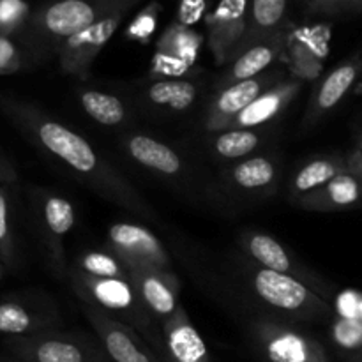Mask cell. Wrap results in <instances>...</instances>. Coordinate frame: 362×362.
I'll use <instances>...</instances> for the list:
<instances>
[{"label":"cell","mask_w":362,"mask_h":362,"mask_svg":"<svg viewBox=\"0 0 362 362\" xmlns=\"http://www.w3.org/2000/svg\"><path fill=\"white\" fill-rule=\"evenodd\" d=\"M126 147L134 161L154 170V172L163 173V175H175L182 168V161L177 152L151 136L134 134V136L127 138Z\"/></svg>","instance_id":"7402d4cb"},{"label":"cell","mask_w":362,"mask_h":362,"mask_svg":"<svg viewBox=\"0 0 362 362\" xmlns=\"http://www.w3.org/2000/svg\"><path fill=\"white\" fill-rule=\"evenodd\" d=\"M156 23H158V6L145 7L140 14L133 20V23L127 28V37L134 39V41L147 42L151 35L154 34Z\"/></svg>","instance_id":"e575fe53"},{"label":"cell","mask_w":362,"mask_h":362,"mask_svg":"<svg viewBox=\"0 0 362 362\" xmlns=\"http://www.w3.org/2000/svg\"><path fill=\"white\" fill-rule=\"evenodd\" d=\"M39 233L48 260L57 276L66 274V257H64V237L73 230L74 209L67 198L60 194H42L39 197Z\"/></svg>","instance_id":"7c38bea8"},{"label":"cell","mask_w":362,"mask_h":362,"mask_svg":"<svg viewBox=\"0 0 362 362\" xmlns=\"http://www.w3.org/2000/svg\"><path fill=\"white\" fill-rule=\"evenodd\" d=\"M6 345L21 362H112L101 341L55 331L9 338Z\"/></svg>","instance_id":"277c9868"},{"label":"cell","mask_w":362,"mask_h":362,"mask_svg":"<svg viewBox=\"0 0 362 362\" xmlns=\"http://www.w3.org/2000/svg\"><path fill=\"white\" fill-rule=\"evenodd\" d=\"M361 71L362 59H352L349 60V62L341 64L339 67H336L332 73H329L327 76H325V80L322 81L320 87H318L313 103H311V106L308 108L304 126L313 124L315 120L320 119L324 113L331 112V110L345 98L346 92L352 88V85L356 83V80L359 78Z\"/></svg>","instance_id":"ffe728a7"},{"label":"cell","mask_w":362,"mask_h":362,"mask_svg":"<svg viewBox=\"0 0 362 362\" xmlns=\"http://www.w3.org/2000/svg\"><path fill=\"white\" fill-rule=\"evenodd\" d=\"M120 260L126 265L127 276L136 288L141 303L152 315L166 320L179 310L180 285L172 271L131 260V258H120Z\"/></svg>","instance_id":"ba28073f"},{"label":"cell","mask_w":362,"mask_h":362,"mask_svg":"<svg viewBox=\"0 0 362 362\" xmlns=\"http://www.w3.org/2000/svg\"><path fill=\"white\" fill-rule=\"evenodd\" d=\"M16 180V172L11 166V163L7 161L6 156L0 152V184H11Z\"/></svg>","instance_id":"f35d334b"},{"label":"cell","mask_w":362,"mask_h":362,"mask_svg":"<svg viewBox=\"0 0 362 362\" xmlns=\"http://www.w3.org/2000/svg\"><path fill=\"white\" fill-rule=\"evenodd\" d=\"M320 4L329 7H349V6H359L362 4V0H318Z\"/></svg>","instance_id":"ab89813d"},{"label":"cell","mask_w":362,"mask_h":362,"mask_svg":"<svg viewBox=\"0 0 362 362\" xmlns=\"http://www.w3.org/2000/svg\"><path fill=\"white\" fill-rule=\"evenodd\" d=\"M331 28L329 25H311L293 30L285 39V62L299 80H313L324 69L329 55Z\"/></svg>","instance_id":"8fae6325"},{"label":"cell","mask_w":362,"mask_h":362,"mask_svg":"<svg viewBox=\"0 0 362 362\" xmlns=\"http://www.w3.org/2000/svg\"><path fill=\"white\" fill-rule=\"evenodd\" d=\"M283 48H285V39H283L281 32L265 41L247 46L233 59L228 76H226V83H237V81L260 76L274 62L276 57L283 53Z\"/></svg>","instance_id":"44dd1931"},{"label":"cell","mask_w":362,"mask_h":362,"mask_svg":"<svg viewBox=\"0 0 362 362\" xmlns=\"http://www.w3.org/2000/svg\"><path fill=\"white\" fill-rule=\"evenodd\" d=\"M202 37L182 23H173L158 41V49L152 59L154 76L177 78L189 73L198 59Z\"/></svg>","instance_id":"4fadbf2b"},{"label":"cell","mask_w":362,"mask_h":362,"mask_svg":"<svg viewBox=\"0 0 362 362\" xmlns=\"http://www.w3.org/2000/svg\"><path fill=\"white\" fill-rule=\"evenodd\" d=\"M346 172L352 173L362 182V151H359V148L346 159Z\"/></svg>","instance_id":"74e56055"},{"label":"cell","mask_w":362,"mask_h":362,"mask_svg":"<svg viewBox=\"0 0 362 362\" xmlns=\"http://www.w3.org/2000/svg\"><path fill=\"white\" fill-rule=\"evenodd\" d=\"M258 145V134L251 129H230L216 138V151L219 156L228 159L244 158L253 152Z\"/></svg>","instance_id":"4dcf8cb0"},{"label":"cell","mask_w":362,"mask_h":362,"mask_svg":"<svg viewBox=\"0 0 362 362\" xmlns=\"http://www.w3.org/2000/svg\"><path fill=\"white\" fill-rule=\"evenodd\" d=\"M161 332L165 362H211L207 345L182 306L163 320Z\"/></svg>","instance_id":"9a60e30c"},{"label":"cell","mask_w":362,"mask_h":362,"mask_svg":"<svg viewBox=\"0 0 362 362\" xmlns=\"http://www.w3.org/2000/svg\"><path fill=\"white\" fill-rule=\"evenodd\" d=\"M286 0H251L247 11V30L239 53L255 42L265 41L272 35L279 34L276 28L285 18ZM237 53V55H239Z\"/></svg>","instance_id":"603a6c76"},{"label":"cell","mask_w":362,"mask_h":362,"mask_svg":"<svg viewBox=\"0 0 362 362\" xmlns=\"http://www.w3.org/2000/svg\"><path fill=\"white\" fill-rule=\"evenodd\" d=\"M274 80V76H265L260 74L251 80L237 81V83H230L228 87L223 88L216 99L212 101L211 110L207 113V129L211 131H221L228 129L230 122L239 115L240 112L247 108L258 95L269 90V85Z\"/></svg>","instance_id":"2e32d148"},{"label":"cell","mask_w":362,"mask_h":362,"mask_svg":"<svg viewBox=\"0 0 362 362\" xmlns=\"http://www.w3.org/2000/svg\"><path fill=\"white\" fill-rule=\"evenodd\" d=\"M253 286L264 303L288 313L308 315L311 318L329 311L327 304L293 276L260 269L255 272Z\"/></svg>","instance_id":"8992f818"},{"label":"cell","mask_w":362,"mask_h":362,"mask_svg":"<svg viewBox=\"0 0 362 362\" xmlns=\"http://www.w3.org/2000/svg\"><path fill=\"white\" fill-rule=\"evenodd\" d=\"M331 338L341 352L349 354L350 359H357L362 354V320L336 317L331 327Z\"/></svg>","instance_id":"1f68e13d"},{"label":"cell","mask_w":362,"mask_h":362,"mask_svg":"<svg viewBox=\"0 0 362 362\" xmlns=\"http://www.w3.org/2000/svg\"><path fill=\"white\" fill-rule=\"evenodd\" d=\"M232 175L237 186L244 187V189H260V187H267L274 182L276 170L269 159L253 158L239 163L233 168Z\"/></svg>","instance_id":"83f0119b"},{"label":"cell","mask_w":362,"mask_h":362,"mask_svg":"<svg viewBox=\"0 0 362 362\" xmlns=\"http://www.w3.org/2000/svg\"><path fill=\"white\" fill-rule=\"evenodd\" d=\"M198 88L189 80H180V78H163L158 80L148 88V99L151 103L165 108L184 112L191 108L197 101Z\"/></svg>","instance_id":"d4e9b609"},{"label":"cell","mask_w":362,"mask_h":362,"mask_svg":"<svg viewBox=\"0 0 362 362\" xmlns=\"http://www.w3.org/2000/svg\"><path fill=\"white\" fill-rule=\"evenodd\" d=\"M78 271L94 278H127L126 265L117 255L88 251L78 260Z\"/></svg>","instance_id":"f1b7e54d"},{"label":"cell","mask_w":362,"mask_h":362,"mask_svg":"<svg viewBox=\"0 0 362 362\" xmlns=\"http://www.w3.org/2000/svg\"><path fill=\"white\" fill-rule=\"evenodd\" d=\"M7 186L9 184H0V262L13 269L18 264V255L11 228V198Z\"/></svg>","instance_id":"f546056e"},{"label":"cell","mask_w":362,"mask_h":362,"mask_svg":"<svg viewBox=\"0 0 362 362\" xmlns=\"http://www.w3.org/2000/svg\"><path fill=\"white\" fill-rule=\"evenodd\" d=\"M28 20V4L25 0H0V35L18 34Z\"/></svg>","instance_id":"d6a6232c"},{"label":"cell","mask_w":362,"mask_h":362,"mask_svg":"<svg viewBox=\"0 0 362 362\" xmlns=\"http://www.w3.org/2000/svg\"><path fill=\"white\" fill-rule=\"evenodd\" d=\"M80 103L85 113L103 126H119L126 119V108L119 98L99 90H83Z\"/></svg>","instance_id":"4316f807"},{"label":"cell","mask_w":362,"mask_h":362,"mask_svg":"<svg viewBox=\"0 0 362 362\" xmlns=\"http://www.w3.org/2000/svg\"><path fill=\"white\" fill-rule=\"evenodd\" d=\"M346 172V159L341 158H322L313 159L297 172L292 180V191L296 197H304L318 187L331 182L334 177Z\"/></svg>","instance_id":"cb8c5ba5"},{"label":"cell","mask_w":362,"mask_h":362,"mask_svg":"<svg viewBox=\"0 0 362 362\" xmlns=\"http://www.w3.org/2000/svg\"><path fill=\"white\" fill-rule=\"evenodd\" d=\"M2 274H4V269H2V262H0V279H2Z\"/></svg>","instance_id":"60d3db41"},{"label":"cell","mask_w":362,"mask_h":362,"mask_svg":"<svg viewBox=\"0 0 362 362\" xmlns=\"http://www.w3.org/2000/svg\"><path fill=\"white\" fill-rule=\"evenodd\" d=\"M0 113L32 144L59 159L92 189L117 205L131 209L145 218H152V211L140 194L76 131L53 120L37 106L6 94H0Z\"/></svg>","instance_id":"6da1fadb"},{"label":"cell","mask_w":362,"mask_h":362,"mask_svg":"<svg viewBox=\"0 0 362 362\" xmlns=\"http://www.w3.org/2000/svg\"><path fill=\"white\" fill-rule=\"evenodd\" d=\"M108 243L117 257L131 258L170 271L168 253L158 237L144 226L131 225V223L112 225L108 230Z\"/></svg>","instance_id":"5bb4252c"},{"label":"cell","mask_w":362,"mask_h":362,"mask_svg":"<svg viewBox=\"0 0 362 362\" xmlns=\"http://www.w3.org/2000/svg\"><path fill=\"white\" fill-rule=\"evenodd\" d=\"M124 13L126 9L117 11L88 27L87 30L66 39L59 48V64L62 73L76 76L80 80L88 78L95 57L117 32Z\"/></svg>","instance_id":"9c48e42d"},{"label":"cell","mask_w":362,"mask_h":362,"mask_svg":"<svg viewBox=\"0 0 362 362\" xmlns=\"http://www.w3.org/2000/svg\"><path fill=\"white\" fill-rule=\"evenodd\" d=\"M361 320H362V303H361Z\"/></svg>","instance_id":"ee69618b"},{"label":"cell","mask_w":362,"mask_h":362,"mask_svg":"<svg viewBox=\"0 0 362 362\" xmlns=\"http://www.w3.org/2000/svg\"><path fill=\"white\" fill-rule=\"evenodd\" d=\"M300 85H303V80L299 78L276 83L274 87L258 95L244 112H240L230 122L228 129H251V127L262 126V124L272 120L290 105V101L300 90Z\"/></svg>","instance_id":"e0dca14e"},{"label":"cell","mask_w":362,"mask_h":362,"mask_svg":"<svg viewBox=\"0 0 362 362\" xmlns=\"http://www.w3.org/2000/svg\"><path fill=\"white\" fill-rule=\"evenodd\" d=\"M46 331H53V317L48 311L20 299L0 300V334L25 338Z\"/></svg>","instance_id":"d6986e66"},{"label":"cell","mask_w":362,"mask_h":362,"mask_svg":"<svg viewBox=\"0 0 362 362\" xmlns=\"http://www.w3.org/2000/svg\"><path fill=\"white\" fill-rule=\"evenodd\" d=\"M246 246L251 257H253L258 264L264 265V269H269V271H274V272H281V274H288V276H292L293 271H296L293 262L290 260L285 247H283L278 240L272 239L271 235L253 233V235L247 237Z\"/></svg>","instance_id":"484cf974"},{"label":"cell","mask_w":362,"mask_h":362,"mask_svg":"<svg viewBox=\"0 0 362 362\" xmlns=\"http://www.w3.org/2000/svg\"><path fill=\"white\" fill-rule=\"evenodd\" d=\"M359 151H362V138H359Z\"/></svg>","instance_id":"7bdbcfd3"},{"label":"cell","mask_w":362,"mask_h":362,"mask_svg":"<svg viewBox=\"0 0 362 362\" xmlns=\"http://www.w3.org/2000/svg\"><path fill=\"white\" fill-rule=\"evenodd\" d=\"M362 202V182L352 173L345 172L331 182L299 198L300 207L308 211L332 212L350 209Z\"/></svg>","instance_id":"ac0fdd59"},{"label":"cell","mask_w":362,"mask_h":362,"mask_svg":"<svg viewBox=\"0 0 362 362\" xmlns=\"http://www.w3.org/2000/svg\"><path fill=\"white\" fill-rule=\"evenodd\" d=\"M361 138H362V133H361Z\"/></svg>","instance_id":"f6af8a7d"},{"label":"cell","mask_w":362,"mask_h":362,"mask_svg":"<svg viewBox=\"0 0 362 362\" xmlns=\"http://www.w3.org/2000/svg\"><path fill=\"white\" fill-rule=\"evenodd\" d=\"M361 303L362 293L357 290H345L336 297L334 311L338 318H350V320H361Z\"/></svg>","instance_id":"d590c367"},{"label":"cell","mask_w":362,"mask_h":362,"mask_svg":"<svg viewBox=\"0 0 362 362\" xmlns=\"http://www.w3.org/2000/svg\"><path fill=\"white\" fill-rule=\"evenodd\" d=\"M83 313L112 362H163L133 327L87 303H83Z\"/></svg>","instance_id":"52a82bcc"},{"label":"cell","mask_w":362,"mask_h":362,"mask_svg":"<svg viewBox=\"0 0 362 362\" xmlns=\"http://www.w3.org/2000/svg\"><path fill=\"white\" fill-rule=\"evenodd\" d=\"M253 339L265 362H331L320 341L288 325L258 322Z\"/></svg>","instance_id":"5b68a950"},{"label":"cell","mask_w":362,"mask_h":362,"mask_svg":"<svg viewBox=\"0 0 362 362\" xmlns=\"http://www.w3.org/2000/svg\"><path fill=\"white\" fill-rule=\"evenodd\" d=\"M71 285L81 303L90 304L122 324L133 327L154 349L159 359L165 362L163 332L156 329L154 315L141 303L129 276L127 278H94L81 271H73Z\"/></svg>","instance_id":"7a4b0ae2"},{"label":"cell","mask_w":362,"mask_h":362,"mask_svg":"<svg viewBox=\"0 0 362 362\" xmlns=\"http://www.w3.org/2000/svg\"><path fill=\"white\" fill-rule=\"evenodd\" d=\"M205 6H207L205 0H180L179 23L186 25V27L197 23L202 14L205 13Z\"/></svg>","instance_id":"8d00e7d4"},{"label":"cell","mask_w":362,"mask_h":362,"mask_svg":"<svg viewBox=\"0 0 362 362\" xmlns=\"http://www.w3.org/2000/svg\"><path fill=\"white\" fill-rule=\"evenodd\" d=\"M247 0H219L209 14V46L216 64L230 62L239 53L247 30Z\"/></svg>","instance_id":"30bf717a"},{"label":"cell","mask_w":362,"mask_h":362,"mask_svg":"<svg viewBox=\"0 0 362 362\" xmlns=\"http://www.w3.org/2000/svg\"><path fill=\"white\" fill-rule=\"evenodd\" d=\"M133 0H57L39 9L28 21L30 53H42L55 48L66 39L87 30L103 18L127 11Z\"/></svg>","instance_id":"3957f363"},{"label":"cell","mask_w":362,"mask_h":362,"mask_svg":"<svg viewBox=\"0 0 362 362\" xmlns=\"http://www.w3.org/2000/svg\"><path fill=\"white\" fill-rule=\"evenodd\" d=\"M352 362H362V354H361V356H359V357H357V359H354Z\"/></svg>","instance_id":"b9f144b4"},{"label":"cell","mask_w":362,"mask_h":362,"mask_svg":"<svg viewBox=\"0 0 362 362\" xmlns=\"http://www.w3.org/2000/svg\"><path fill=\"white\" fill-rule=\"evenodd\" d=\"M28 55L30 53L25 52L13 37L0 35V74L2 76L20 73L27 66Z\"/></svg>","instance_id":"836d02e7"}]
</instances>
